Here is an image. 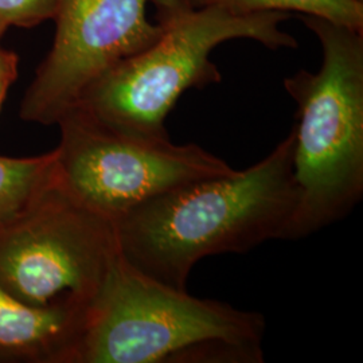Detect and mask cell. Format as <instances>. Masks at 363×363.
Instances as JSON below:
<instances>
[{
    "label": "cell",
    "mask_w": 363,
    "mask_h": 363,
    "mask_svg": "<svg viewBox=\"0 0 363 363\" xmlns=\"http://www.w3.org/2000/svg\"><path fill=\"white\" fill-rule=\"evenodd\" d=\"M54 150L38 156H0V229L16 218L54 179Z\"/></svg>",
    "instance_id": "obj_9"
},
{
    "label": "cell",
    "mask_w": 363,
    "mask_h": 363,
    "mask_svg": "<svg viewBox=\"0 0 363 363\" xmlns=\"http://www.w3.org/2000/svg\"><path fill=\"white\" fill-rule=\"evenodd\" d=\"M160 37L118 62L79 96L74 106L121 133L169 140L166 120L182 94L220 82L211 52L226 40H257L268 49H294L298 40L280 30L291 13L235 15L191 0H150Z\"/></svg>",
    "instance_id": "obj_3"
},
{
    "label": "cell",
    "mask_w": 363,
    "mask_h": 363,
    "mask_svg": "<svg viewBox=\"0 0 363 363\" xmlns=\"http://www.w3.org/2000/svg\"><path fill=\"white\" fill-rule=\"evenodd\" d=\"M57 124L61 130L54 150L57 181L86 208L113 222L172 189L234 171L196 144L125 135L77 106Z\"/></svg>",
    "instance_id": "obj_6"
},
{
    "label": "cell",
    "mask_w": 363,
    "mask_h": 363,
    "mask_svg": "<svg viewBox=\"0 0 363 363\" xmlns=\"http://www.w3.org/2000/svg\"><path fill=\"white\" fill-rule=\"evenodd\" d=\"M60 0H0V18L7 26L34 27L52 19Z\"/></svg>",
    "instance_id": "obj_11"
},
{
    "label": "cell",
    "mask_w": 363,
    "mask_h": 363,
    "mask_svg": "<svg viewBox=\"0 0 363 363\" xmlns=\"http://www.w3.org/2000/svg\"><path fill=\"white\" fill-rule=\"evenodd\" d=\"M265 318L139 272L118 255L74 363H261Z\"/></svg>",
    "instance_id": "obj_2"
},
{
    "label": "cell",
    "mask_w": 363,
    "mask_h": 363,
    "mask_svg": "<svg viewBox=\"0 0 363 363\" xmlns=\"http://www.w3.org/2000/svg\"><path fill=\"white\" fill-rule=\"evenodd\" d=\"M301 21L323 58L318 72L284 79L298 105L291 130L298 190L294 241L345 220L363 198V31L310 15Z\"/></svg>",
    "instance_id": "obj_4"
},
{
    "label": "cell",
    "mask_w": 363,
    "mask_h": 363,
    "mask_svg": "<svg viewBox=\"0 0 363 363\" xmlns=\"http://www.w3.org/2000/svg\"><path fill=\"white\" fill-rule=\"evenodd\" d=\"M195 7L214 6L235 15L298 13L363 31V1L357 0H191Z\"/></svg>",
    "instance_id": "obj_10"
},
{
    "label": "cell",
    "mask_w": 363,
    "mask_h": 363,
    "mask_svg": "<svg viewBox=\"0 0 363 363\" xmlns=\"http://www.w3.org/2000/svg\"><path fill=\"white\" fill-rule=\"evenodd\" d=\"M298 201L291 130L249 169L187 183L132 208L115 220L118 250L139 272L187 289L205 257L289 240Z\"/></svg>",
    "instance_id": "obj_1"
},
{
    "label": "cell",
    "mask_w": 363,
    "mask_h": 363,
    "mask_svg": "<svg viewBox=\"0 0 363 363\" xmlns=\"http://www.w3.org/2000/svg\"><path fill=\"white\" fill-rule=\"evenodd\" d=\"M357 1H363V0H357Z\"/></svg>",
    "instance_id": "obj_15"
},
{
    "label": "cell",
    "mask_w": 363,
    "mask_h": 363,
    "mask_svg": "<svg viewBox=\"0 0 363 363\" xmlns=\"http://www.w3.org/2000/svg\"><path fill=\"white\" fill-rule=\"evenodd\" d=\"M120 255L115 222L52 183L0 229V286L38 308L89 310Z\"/></svg>",
    "instance_id": "obj_5"
},
{
    "label": "cell",
    "mask_w": 363,
    "mask_h": 363,
    "mask_svg": "<svg viewBox=\"0 0 363 363\" xmlns=\"http://www.w3.org/2000/svg\"><path fill=\"white\" fill-rule=\"evenodd\" d=\"M13 84V81H10V79H4V81H0V111H1V106H3L4 100H6L7 91H9L10 86H11Z\"/></svg>",
    "instance_id": "obj_13"
},
{
    "label": "cell",
    "mask_w": 363,
    "mask_h": 363,
    "mask_svg": "<svg viewBox=\"0 0 363 363\" xmlns=\"http://www.w3.org/2000/svg\"><path fill=\"white\" fill-rule=\"evenodd\" d=\"M88 312L33 307L0 286V363H74Z\"/></svg>",
    "instance_id": "obj_8"
},
{
    "label": "cell",
    "mask_w": 363,
    "mask_h": 363,
    "mask_svg": "<svg viewBox=\"0 0 363 363\" xmlns=\"http://www.w3.org/2000/svg\"><path fill=\"white\" fill-rule=\"evenodd\" d=\"M150 0H60L55 35L21 104L28 123L57 124L111 67L160 37L147 18Z\"/></svg>",
    "instance_id": "obj_7"
},
{
    "label": "cell",
    "mask_w": 363,
    "mask_h": 363,
    "mask_svg": "<svg viewBox=\"0 0 363 363\" xmlns=\"http://www.w3.org/2000/svg\"><path fill=\"white\" fill-rule=\"evenodd\" d=\"M18 76V55L0 46V81H15Z\"/></svg>",
    "instance_id": "obj_12"
},
{
    "label": "cell",
    "mask_w": 363,
    "mask_h": 363,
    "mask_svg": "<svg viewBox=\"0 0 363 363\" xmlns=\"http://www.w3.org/2000/svg\"><path fill=\"white\" fill-rule=\"evenodd\" d=\"M7 25L3 22V19L0 18V40L3 38V35H4V33H6V30H7Z\"/></svg>",
    "instance_id": "obj_14"
}]
</instances>
